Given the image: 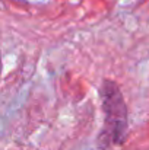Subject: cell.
Segmentation results:
<instances>
[{"label": "cell", "mask_w": 149, "mask_h": 150, "mask_svg": "<svg viewBox=\"0 0 149 150\" xmlns=\"http://www.w3.org/2000/svg\"><path fill=\"white\" fill-rule=\"evenodd\" d=\"M101 98L104 108V128L99 133L98 146L107 149L111 144H120L127 131V108L118 86L105 80L101 88Z\"/></svg>", "instance_id": "1"}]
</instances>
